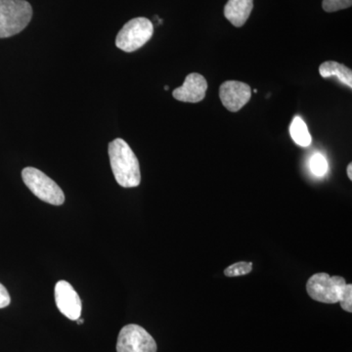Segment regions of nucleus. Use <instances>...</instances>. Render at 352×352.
<instances>
[{"mask_svg":"<svg viewBox=\"0 0 352 352\" xmlns=\"http://www.w3.org/2000/svg\"><path fill=\"white\" fill-rule=\"evenodd\" d=\"M346 285L344 278L316 273L308 279L307 291L308 296L316 302L337 303Z\"/></svg>","mask_w":352,"mask_h":352,"instance_id":"39448f33","label":"nucleus"},{"mask_svg":"<svg viewBox=\"0 0 352 352\" xmlns=\"http://www.w3.org/2000/svg\"><path fill=\"white\" fill-rule=\"evenodd\" d=\"M347 176H349V179L352 180V164H349V166H347Z\"/></svg>","mask_w":352,"mask_h":352,"instance_id":"a211bd4d","label":"nucleus"},{"mask_svg":"<svg viewBox=\"0 0 352 352\" xmlns=\"http://www.w3.org/2000/svg\"><path fill=\"white\" fill-rule=\"evenodd\" d=\"M154 34V25L147 18H134L122 27L117 38L116 45L124 52H134L145 45Z\"/></svg>","mask_w":352,"mask_h":352,"instance_id":"20e7f679","label":"nucleus"},{"mask_svg":"<svg viewBox=\"0 0 352 352\" xmlns=\"http://www.w3.org/2000/svg\"><path fill=\"white\" fill-rule=\"evenodd\" d=\"M289 133L296 144L302 147H308L311 144V135L308 131L307 124L300 117H296L289 126Z\"/></svg>","mask_w":352,"mask_h":352,"instance_id":"f8f14e48","label":"nucleus"},{"mask_svg":"<svg viewBox=\"0 0 352 352\" xmlns=\"http://www.w3.org/2000/svg\"><path fill=\"white\" fill-rule=\"evenodd\" d=\"M156 340L141 326L129 324L120 330L118 352H157Z\"/></svg>","mask_w":352,"mask_h":352,"instance_id":"423d86ee","label":"nucleus"},{"mask_svg":"<svg viewBox=\"0 0 352 352\" xmlns=\"http://www.w3.org/2000/svg\"><path fill=\"white\" fill-rule=\"evenodd\" d=\"M32 17V6L25 0H0V38L19 34Z\"/></svg>","mask_w":352,"mask_h":352,"instance_id":"f03ea898","label":"nucleus"},{"mask_svg":"<svg viewBox=\"0 0 352 352\" xmlns=\"http://www.w3.org/2000/svg\"><path fill=\"white\" fill-rule=\"evenodd\" d=\"M109 157L113 176L124 188L138 187L141 182L140 166L138 157L122 138L109 144Z\"/></svg>","mask_w":352,"mask_h":352,"instance_id":"f257e3e1","label":"nucleus"},{"mask_svg":"<svg viewBox=\"0 0 352 352\" xmlns=\"http://www.w3.org/2000/svg\"><path fill=\"white\" fill-rule=\"evenodd\" d=\"M83 322H85V320H83V319H78V325H82V324H83Z\"/></svg>","mask_w":352,"mask_h":352,"instance_id":"6ab92c4d","label":"nucleus"},{"mask_svg":"<svg viewBox=\"0 0 352 352\" xmlns=\"http://www.w3.org/2000/svg\"><path fill=\"white\" fill-rule=\"evenodd\" d=\"M319 73L322 78H328L337 76L340 82L352 88V72L344 64L336 61H326L319 67Z\"/></svg>","mask_w":352,"mask_h":352,"instance_id":"9b49d317","label":"nucleus"},{"mask_svg":"<svg viewBox=\"0 0 352 352\" xmlns=\"http://www.w3.org/2000/svg\"><path fill=\"white\" fill-rule=\"evenodd\" d=\"M352 0H323L322 7L326 12H336L351 7Z\"/></svg>","mask_w":352,"mask_h":352,"instance_id":"2eb2a0df","label":"nucleus"},{"mask_svg":"<svg viewBox=\"0 0 352 352\" xmlns=\"http://www.w3.org/2000/svg\"><path fill=\"white\" fill-rule=\"evenodd\" d=\"M254 8V0H228L224 7V16L235 27L245 25Z\"/></svg>","mask_w":352,"mask_h":352,"instance_id":"9d476101","label":"nucleus"},{"mask_svg":"<svg viewBox=\"0 0 352 352\" xmlns=\"http://www.w3.org/2000/svg\"><path fill=\"white\" fill-rule=\"evenodd\" d=\"M208 82L200 74L192 73L186 76L182 87L173 90V95L176 100L185 103H199L206 97Z\"/></svg>","mask_w":352,"mask_h":352,"instance_id":"1a4fd4ad","label":"nucleus"},{"mask_svg":"<svg viewBox=\"0 0 352 352\" xmlns=\"http://www.w3.org/2000/svg\"><path fill=\"white\" fill-rule=\"evenodd\" d=\"M164 89L168 90V87H164Z\"/></svg>","mask_w":352,"mask_h":352,"instance_id":"aec40b11","label":"nucleus"},{"mask_svg":"<svg viewBox=\"0 0 352 352\" xmlns=\"http://www.w3.org/2000/svg\"><path fill=\"white\" fill-rule=\"evenodd\" d=\"M55 302L58 309L69 320H78L82 315V300L69 282H57L55 286Z\"/></svg>","mask_w":352,"mask_h":352,"instance_id":"0eeeda50","label":"nucleus"},{"mask_svg":"<svg viewBox=\"0 0 352 352\" xmlns=\"http://www.w3.org/2000/svg\"><path fill=\"white\" fill-rule=\"evenodd\" d=\"M340 307L342 309L351 314L352 312V285L346 284L344 289H342V296H340Z\"/></svg>","mask_w":352,"mask_h":352,"instance_id":"dca6fc26","label":"nucleus"},{"mask_svg":"<svg viewBox=\"0 0 352 352\" xmlns=\"http://www.w3.org/2000/svg\"><path fill=\"white\" fill-rule=\"evenodd\" d=\"M310 170L315 175L323 176L327 173L328 164L325 157L321 154H315L310 160Z\"/></svg>","mask_w":352,"mask_h":352,"instance_id":"4468645a","label":"nucleus"},{"mask_svg":"<svg viewBox=\"0 0 352 352\" xmlns=\"http://www.w3.org/2000/svg\"><path fill=\"white\" fill-rule=\"evenodd\" d=\"M23 182L34 196L50 205L61 206L65 201L64 192L54 180L36 168H25L22 171Z\"/></svg>","mask_w":352,"mask_h":352,"instance_id":"7ed1b4c3","label":"nucleus"},{"mask_svg":"<svg viewBox=\"0 0 352 352\" xmlns=\"http://www.w3.org/2000/svg\"><path fill=\"white\" fill-rule=\"evenodd\" d=\"M252 270V263L247 261H241V263H234L228 266L224 270V275L227 277L243 276V275L249 274Z\"/></svg>","mask_w":352,"mask_h":352,"instance_id":"ddd939ff","label":"nucleus"},{"mask_svg":"<svg viewBox=\"0 0 352 352\" xmlns=\"http://www.w3.org/2000/svg\"><path fill=\"white\" fill-rule=\"evenodd\" d=\"M11 298L6 287L0 283V308L8 307L10 305Z\"/></svg>","mask_w":352,"mask_h":352,"instance_id":"f3484780","label":"nucleus"},{"mask_svg":"<svg viewBox=\"0 0 352 352\" xmlns=\"http://www.w3.org/2000/svg\"><path fill=\"white\" fill-rule=\"evenodd\" d=\"M219 97L227 110L238 112L251 99L252 88L245 82L227 80L220 85Z\"/></svg>","mask_w":352,"mask_h":352,"instance_id":"6e6552de","label":"nucleus"}]
</instances>
